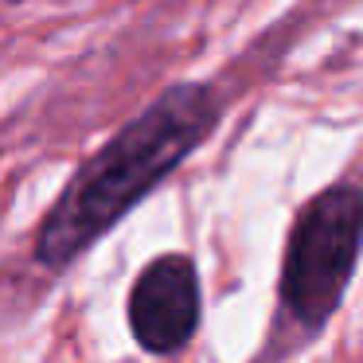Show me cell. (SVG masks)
<instances>
[{"mask_svg":"<svg viewBox=\"0 0 363 363\" xmlns=\"http://www.w3.org/2000/svg\"><path fill=\"white\" fill-rule=\"evenodd\" d=\"M219 118L223 102L207 82H176L160 90L67 180L40 219L32 246L35 262L67 269L82 258L211 137Z\"/></svg>","mask_w":363,"mask_h":363,"instance_id":"1","label":"cell"},{"mask_svg":"<svg viewBox=\"0 0 363 363\" xmlns=\"http://www.w3.org/2000/svg\"><path fill=\"white\" fill-rule=\"evenodd\" d=\"M363 250V188L340 180L316 191L297 211L285 238L281 277H277V324L274 344L289 332V347L316 336L336 316Z\"/></svg>","mask_w":363,"mask_h":363,"instance_id":"2","label":"cell"},{"mask_svg":"<svg viewBox=\"0 0 363 363\" xmlns=\"http://www.w3.org/2000/svg\"><path fill=\"white\" fill-rule=\"evenodd\" d=\"M129 332L149 355H176L191 344L203 313L199 274L188 254H160L129 289Z\"/></svg>","mask_w":363,"mask_h":363,"instance_id":"3","label":"cell"}]
</instances>
